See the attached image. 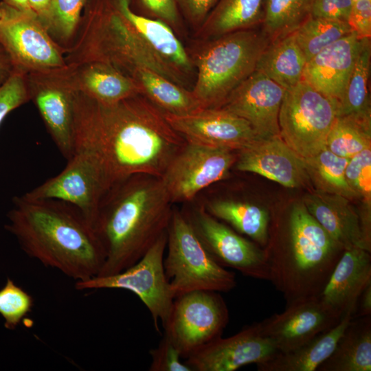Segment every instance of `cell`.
I'll return each instance as SVG.
<instances>
[{"label": "cell", "mask_w": 371, "mask_h": 371, "mask_svg": "<svg viewBox=\"0 0 371 371\" xmlns=\"http://www.w3.org/2000/svg\"><path fill=\"white\" fill-rule=\"evenodd\" d=\"M73 93L75 150L99 157L111 188L133 175L161 177L186 143L142 94L104 104Z\"/></svg>", "instance_id": "1"}, {"label": "cell", "mask_w": 371, "mask_h": 371, "mask_svg": "<svg viewBox=\"0 0 371 371\" xmlns=\"http://www.w3.org/2000/svg\"><path fill=\"white\" fill-rule=\"evenodd\" d=\"M5 229L21 249L76 282L98 275L105 252L94 229L73 205L53 199H12Z\"/></svg>", "instance_id": "2"}, {"label": "cell", "mask_w": 371, "mask_h": 371, "mask_svg": "<svg viewBox=\"0 0 371 371\" xmlns=\"http://www.w3.org/2000/svg\"><path fill=\"white\" fill-rule=\"evenodd\" d=\"M171 204L159 177L137 175L113 185L93 227L105 252L96 276L114 275L136 263L167 230Z\"/></svg>", "instance_id": "3"}, {"label": "cell", "mask_w": 371, "mask_h": 371, "mask_svg": "<svg viewBox=\"0 0 371 371\" xmlns=\"http://www.w3.org/2000/svg\"><path fill=\"white\" fill-rule=\"evenodd\" d=\"M283 237L268 236L264 247L270 281L289 304L318 296L344 249L309 213L294 203L284 223Z\"/></svg>", "instance_id": "4"}, {"label": "cell", "mask_w": 371, "mask_h": 371, "mask_svg": "<svg viewBox=\"0 0 371 371\" xmlns=\"http://www.w3.org/2000/svg\"><path fill=\"white\" fill-rule=\"evenodd\" d=\"M77 34L76 41L66 49L65 58L68 65L101 62L129 77L137 69L146 68L181 86L184 83L185 74L148 47L120 13L115 2L100 0Z\"/></svg>", "instance_id": "5"}, {"label": "cell", "mask_w": 371, "mask_h": 371, "mask_svg": "<svg viewBox=\"0 0 371 371\" xmlns=\"http://www.w3.org/2000/svg\"><path fill=\"white\" fill-rule=\"evenodd\" d=\"M270 41L262 30L232 32L212 38L192 58L197 78L192 91L203 108L219 107L256 69Z\"/></svg>", "instance_id": "6"}, {"label": "cell", "mask_w": 371, "mask_h": 371, "mask_svg": "<svg viewBox=\"0 0 371 371\" xmlns=\"http://www.w3.org/2000/svg\"><path fill=\"white\" fill-rule=\"evenodd\" d=\"M164 267L175 298L199 290L229 292L235 273L218 264L201 244L183 212L172 210L167 227Z\"/></svg>", "instance_id": "7"}, {"label": "cell", "mask_w": 371, "mask_h": 371, "mask_svg": "<svg viewBox=\"0 0 371 371\" xmlns=\"http://www.w3.org/2000/svg\"><path fill=\"white\" fill-rule=\"evenodd\" d=\"M337 114L335 103L302 80L286 90L278 116L280 136L302 159L324 147Z\"/></svg>", "instance_id": "8"}, {"label": "cell", "mask_w": 371, "mask_h": 371, "mask_svg": "<svg viewBox=\"0 0 371 371\" xmlns=\"http://www.w3.org/2000/svg\"><path fill=\"white\" fill-rule=\"evenodd\" d=\"M167 230L164 232L145 254L126 269L110 276H95L75 282L80 291L104 289H124L135 294L149 311L154 326L160 333L158 322L166 324L175 297L164 267Z\"/></svg>", "instance_id": "9"}, {"label": "cell", "mask_w": 371, "mask_h": 371, "mask_svg": "<svg viewBox=\"0 0 371 371\" xmlns=\"http://www.w3.org/2000/svg\"><path fill=\"white\" fill-rule=\"evenodd\" d=\"M111 188L99 157L90 150L76 148L65 168L25 192L30 199H53L77 208L93 228L100 203Z\"/></svg>", "instance_id": "10"}, {"label": "cell", "mask_w": 371, "mask_h": 371, "mask_svg": "<svg viewBox=\"0 0 371 371\" xmlns=\"http://www.w3.org/2000/svg\"><path fill=\"white\" fill-rule=\"evenodd\" d=\"M229 320L227 306L219 292L199 290L175 298L163 328L182 359H187L222 336Z\"/></svg>", "instance_id": "11"}, {"label": "cell", "mask_w": 371, "mask_h": 371, "mask_svg": "<svg viewBox=\"0 0 371 371\" xmlns=\"http://www.w3.org/2000/svg\"><path fill=\"white\" fill-rule=\"evenodd\" d=\"M0 43L16 69L27 74L46 73L67 67L66 49L58 44L33 13L0 2Z\"/></svg>", "instance_id": "12"}, {"label": "cell", "mask_w": 371, "mask_h": 371, "mask_svg": "<svg viewBox=\"0 0 371 371\" xmlns=\"http://www.w3.org/2000/svg\"><path fill=\"white\" fill-rule=\"evenodd\" d=\"M183 213L201 244L218 264L236 269L245 276L269 281L264 249L220 222L204 206Z\"/></svg>", "instance_id": "13"}, {"label": "cell", "mask_w": 371, "mask_h": 371, "mask_svg": "<svg viewBox=\"0 0 371 371\" xmlns=\"http://www.w3.org/2000/svg\"><path fill=\"white\" fill-rule=\"evenodd\" d=\"M236 161L234 150L186 142L159 178L172 203L186 202L225 178Z\"/></svg>", "instance_id": "14"}, {"label": "cell", "mask_w": 371, "mask_h": 371, "mask_svg": "<svg viewBox=\"0 0 371 371\" xmlns=\"http://www.w3.org/2000/svg\"><path fill=\"white\" fill-rule=\"evenodd\" d=\"M164 113L188 143L238 151L259 137L247 121L221 107L183 115Z\"/></svg>", "instance_id": "15"}, {"label": "cell", "mask_w": 371, "mask_h": 371, "mask_svg": "<svg viewBox=\"0 0 371 371\" xmlns=\"http://www.w3.org/2000/svg\"><path fill=\"white\" fill-rule=\"evenodd\" d=\"M341 318L317 296L286 304L282 312L258 324L262 335L274 344L278 352H286L335 326Z\"/></svg>", "instance_id": "16"}, {"label": "cell", "mask_w": 371, "mask_h": 371, "mask_svg": "<svg viewBox=\"0 0 371 371\" xmlns=\"http://www.w3.org/2000/svg\"><path fill=\"white\" fill-rule=\"evenodd\" d=\"M278 352L256 322L231 337L216 338L190 355L185 362L192 371H235L246 365L263 363Z\"/></svg>", "instance_id": "17"}, {"label": "cell", "mask_w": 371, "mask_h": 371, "mask_svg": "<svg viewBox=\"0 0 371 371\" xmlns=\"http://www.w3.org/2000/svg\"><path fill=\"white\" fill-rule=\"evenodd\" d=\"M286 89L255 70L219 106L249 122L259 137L280 135L279 111Z\"/></svg>", "instance_id": "18"}, {"label": "cell", "mask_w": 371, "mask_h": 371, "mask_svg": "<svg viewBox=\"0 0 371 371\" xmlns=\"http://www.w3.org/2000/svg\"><path fill=\"white\" fill-rule=\"evenodd\" d=\"M30 100L62 155L75 153L74 93L49 72L27 74Z\"/></svg>", "instance_id": "19"}, {"label": "cell", "mask_w": 371, "mask_h": 371, "mask_svg": "<svg viewBox=\"0 0 371 371\" xmlns=\"http://www.w3.org/2000/svg\"><path fill=\"white\" fill-rule=\"evenodd\" d=\"M238 152V170L256 173L286 188L311 185L303 159L280 135L258 137Z\"/></svg>", "instance_id": "20"}, {"label": "cell", "mask_w": 371, "mask_h": 371, "mask_svg": "<svg viewBox=\"0 0 371 371\" xmlns=\"http://www.w3.org/2000/svg\"><path fill=\"white\" fill-rule=\"evenodd\" d=\"M49 73L65 87L104 104L141 94L139 87L133 78L101 62L67 65Z\"/></svg>", "instance_id": "21"}, {"label": "cell", "mask_w": 371, "mask_h": 371, "mask_svg": "<svg viewBox=\"0 0 371 371\" xmlns=\"http://www.w3.org/2000/svg\"><path fill=\"white\" fill-rule=\"evenodd\" d=\"M361 38L352 31L306 62L303 80L337 106L353 69Z\"/></svg>", "instance_id": "22"}, {"label": "cell", "mask_w": 371, "mask_h": 371, "mask_svg": "<svg viewBox=\"0 0 371 371\" xmlns=\"http://www.w3.org/2000/svg\"><path fill=\"white\" fill-rule=\"evenodd\" d=\"M370 284V252L352 247L343 251L318 297L339 317L352 316L359 296Z\"/></svg>", "instance_id": "23"}, {"label": "cell", "mask_w": 371, "mask_h": 371, "mask_svg": "<svg viewBox=\"0 0 371 371\" xmlns=\"http://www.w3.org/2000/svg\"><path fill=\"white\" fill-rule=\"evenodd\" d=\"M350 201L341 195L316 190L302 200L309 213L344 250L359 247L371 252L364 239L359 212Z\"/></svg>", "instance_id": "24"}, {"label": "cell", "mask_w": 371, "mask_h": 371, "mask_svg": "<svg viewBox=\"0 0 371 371\" xmlns=\"http://www.w3.org/2000/svg\"><path fill=\"white\" fill-rule=\"evenodd\" d=\"M115 2L120 13L155 54L183 74L192 70V58L171 27L159 19L135 13L130 7V0Z\"/></svg>", "instance_id": "25"}, {"label": "cell", "mask_w": 371, "mask_h": 371, "mask_svg": "<svg viewBox=\"0 0 371 371\" xmlns=\"http://www.w3.org/2000/svg\"><path fill=\"white\" fill-rule=\"evenodd\" d=\"M350 313L313 339L286 352H278L269 361L257 365L258 371H315L332 354L348 324Z\"/></svg>", "instance_id": "26"}, {"label": "cell", "mask_w": 371, "mask_h": 371, "mask_svg": "<svg viewBox=\"0 0 371 371\" xmlns=\"http://www.w3.org/2000/svg\"><path fill=\"white\" fill-rule=\"evenodd\" d=\"M317 371L371 370V315L352 318Z\"/></svg>", "instance_id": "27"}, {"label": "cell", "mask_w": 371, "mask_h": 371, "mask_svg": "<svg viewBox=\"0 0 371 371\" xmlns=\"http://www.w3.org/2000/svg\"><path fill=\"white\" fill-rule=\"evenodd\" d=\"M306 60L294 32L269 43L261 54L256 69L284 88L303 80Z\"/></svg>", "instance_id": "28"}, {"label": "cell", "mask_w": 371, "mask_h": 371, "mask_svg": "<svg viewBox=\"0 0 371 371\" xmlns=\"http://www.w3.org/2000/svg\"><path fill=\"white\" fill-rule=\"evenodd\" d=\"M131 78L139 87L141 94L165 113L183 115L203 109L192 91L153 70L138 69Z\"/></svg>", "instance_id": "29"}, {"label": "cell", "mask_w": 371, "mask_h": 371, "mask_svg": "<svg viewBox=\"0 0 371 371\" xmlns=\"http://www.w3.org/2000/svg\"><path fill=\"white\" fill-rule=\"evenodd\" d=\"M264 0H218L196 35L214 38L241 30L251 29L262 23Z\"/></svg>", "instance_id": "30"}, {"label": "cell", "mask_w": 371, "mask_h": 371, "mask_svg": "<svg viewBox=\"0 0 371 371\" xmlns=\"http://www.w3.org/2000/svg\"><path fill=\"white\" fill-rule=\"evenodd\" d=\"M371 58L370 38H362L353 69L337 106V116L352 119L371 126L368 91Z\"/></svg>", "instance_id": "31"}, {"label": "cell", "mask_w": 371, "mask_h": 371, "mask_svg": "<svg viewBox=\"0 0 371 371\" xmlns=\"http://www.w3.org/2000/svg\"><path fill=\"white\" fill-rule=\"evenodd\" d=\"M205 208L212 216L226 222L239 234L247 236L262 247L266 246L271 216L265 208L230 199L212 201L207 203Z\"/></svg>", "instance_id": "32"}, {"label": "cell", "mask_w": 371, "mask_h": 371, "mask_svg": "<svg viewBox=\"0 0 371 371\" xmlns=\"http://www.w3.org/2000/svg\"><path fill=\"white\" fill-rule=\"evenodd\" d=\"M311 184L318 192L338 194L352 201L357 199L345 177L348 158L339 157L327 148L302 159Z\"/></svg>", "instance_id": "33"}, {"label": "cell", "mask_w": 371, "mask_h": 371, "mask_svg": "<svg viewBox=\"0 0 371 371\" xmlns=\"http://www.w3.org/2000/svg\"><path fill=\"white\" fill-rule=\"evenodd\" d=\"M313 0H266L262 31L270 43L294 32L310 16Z\"/></svg>", "instance_id": "34"}, {"label": "cell", "mask_w": 371, "mask_h": 371, "mask_svg": "<svg viewBox=\"0 0 371 371\" xmlns=\"http://www.w3.org/2000/svg\"><path fill=\"white\" fill-rule=\"evenodd\" d=\"M352 31L348 22L309 16L294 34L307 62L326 47Z\"/></svg>", "instance_id": "35"}, {"label": "cell", "mask_w": 371, "mask_h": 371, "mask_svg": "<svg viewBox=\"0 0 371 371\" xmlns=\"http://www.w3.org/2000/svg\"><path fill=\"white\" fill-rule=\"evenodd\" d=\"M371 147V127L352 119L337 116L328 135L326 148L334 154L350 159Z\"/></svg>", "instance_id": "36"}, {"label": "cell", "mask_w": 371, "mask_h": 371, "mask_svg": "<svg viewBox=\"0 0 371 371\" xmlns=\"http://www.w3.org/2000/svg\"><path fill=\"white\" fill-rule=\"evenodd\" d=\"M346 181L361 201L363 207L358 212L363 233L371 235V147L367 148L352 157L346 168Z\"/></svg>", "instance_id": "37"}, {"label": "cell", "mask_w": 371, "mask_h": 371, "mask_svg": "<svg viewBox=\"0 0 371 371\" xmlns=\"http://www.w3.org/2000/svg\"><path fill=\"white\" fill-rule=\"evenodd\" d=\"M86 0H52L45 27L54 40L65 49L69 47L80 24Z\"/></svg>", "instance_id": "38"}, {"label": "cell", "mask_w": 371, "mask_h": 371, "mask_svg": "<svg viewBox=\"0 0 371 371\" xmlns=\"http://www.w3.org/2000/svg\"><path fill=\"white\" fill-rule=\"evenodd\" d=\"M34 300L30 294L10 278L0 289V315L5 320L4 326L14 330L32 311Z\"/></svg>", "instance_id": "39"}, {"label": "cell", "mask_w": 371, "mask_h": 371, "mask_svg": "<svg viewBox=\"0 0 371 371\" xmlns=\"http://www.w3.org/2000/svg\"><path fill=\"white\" fill-rule=\"evenodd\" d=\"M30 100L27 74L16 69L0 86V125L11 111Z\"/></svg>", "instance_id": "40"}, {"label": "cell", "mask_w": 371, "mask_h": 371, "mask_svg": "<svg viewBox=\"0 0 371 371\" xmlns=\"http://www.w3.org/2000/svg\"><path fill=\"white\" fill-rule=\"evenodd\" d=\"M149 354L151 358L149 371H192L186 362L181 361L179 350L164 334L158 346L150 350Z\"/></svg>", "instance_id": "41"}, {"label": "cell", "mask_w": 371, "mask_h": 371, "mask_svg": "<svg viewBox=\"0 0 371 371\" xmlns=\"http://www.w3.org/2000/svg\"><path fill=\"white\" fill-rule=\"evenodd\" d=\"M352 0H313L310 16L348 22Z\"/></svg>", "instance_id": "42"}, {"label": "cell", "mask_w": 371, "mask_h": 371, "mask_svg": "<svg viewBox=\"0 0 371 371\" xmlns=\"http://www.w3.org/2000/svg\"><path fill=\"white\" fill-rule=\"evenodd\" d=\"M348 23L360 38H370L371 0L353 1Z\"/></svg>", "instance_id": "43"}, {"label": "cell", "mask_w": 371, "mask_h": 371, "mask_svg": "<svg viewBox=\"0 0 371 371\" xmlns=\"http://www.w3.org/2000/svg\"><path fill=\"white\" fill-rule=\"evenodd\" d=\"M141 1L159 20L171 27L179 25V13L175 0H141Z\"/></svg>", "instance_id": "44"}, {"label": "cell", "mask_w": 371, "mask_h": 371, "mask_svg": "<svg viewBox=\"0 0 371 371\" xmlns=\"http://www.w3.org/2000/svg\"><path fill=\"white\" fill-rule=\"evenodd\" d=\"M192 25L200 26L218 0H175Z\"/></svg>", "instance_id": "45"}, {"label": "cell", "mask_w": 371, "mask_h": 371, "mask_svg": "<svg viewBox=\"0 0 371 371\" xmlns=\"http://www.w3.org/2000/svg\"><path fill=\"white\" fill-rule=\"evenodd\" d=\"M371 315V284L368 285L359 296L352 318Z\"/></svg>", "instance_id": "46"}, {"label": "cell", "mask_w": 371, "mask_h": 371, "mask_svg": "<svg viewBox=\"0 0 371 371\" xmlns=\"http://www.w3.org/2000/svg\"><path fill=\"white\" fill-rule=\"evenodd\" d=\"M16 69L8 53L0 43V86L10 78Z\"/></svg>", "instance_id": "47"}, {"label": "cell", "mask_w": 371, "mask_h": 371, "mask_svg": "<svg viewBox=\"0 0 371 371\" xmlns=\"http://www.w3.org/2000/svg\"><path fill=\"white\" fill-rule=\"evenodd\" d=\"M52 0H29L31 10L45 27Z\"/></svg>", "instance_id": "48"}, {"label": "cell", "mask_w": 371, "mask_h": 371, "mask_svg": "<svg viewBox=\"0 0 371 371\" xmlns=\"http://www.w3.org/2000/svg\"><path fill=\"white\" fill-rule=\"evenodd\" d=\"M0 2L19 11L33 13L30 7L29 0H0Z\"/></svg>", "instance_id": "49"}, {"label": "cell", "mask_w": 371, "mask_h": 371, "mask_svg": "<svg viewBox=\"0 0 371 371\" xmlns=\"http://www.w3.org/2000/svg\"><path fill=\"white\" fill-rule=\"evenodd\" d=\"M3 14V10L0 6V19L2 18Z\"/></svg>", "instance_id": "50"}, {"label": "cell", "mask_w": 371, "mask_h": 371, "mask_svg": "<svg viewBox=\"0 0 371 371\" xmlns=\"http://www.w3.org/2000/svg\"><path fill=\"white\" fill-rule=\"evenodd\" d=\"M353 1H356V0H352Z\"/></svg>", "instance_id": "51"}]
</instances>
